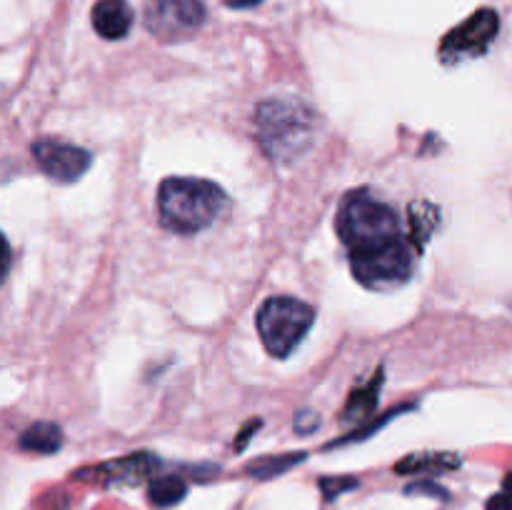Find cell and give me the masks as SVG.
<instances>
[{"mask_svg":"<svg viewBox=\"0 0 512 510\" xmlns=\"http://www.w3.org/2000/svg\"><path fill=\"white\" fill-rule=\"evenodd\" d=\"M60 445H63V430L55 423H45V420L33 423L20 435V448L28 450V453L50 455L60 450Z\"/></svg>","mask_w":512,"mask_h":510,"instance_id":"cell-11","label":"cell"},{"mask_svg":"<svg viewBox=\"0 0 512 510\" xmlns=\"http://www.w3.org/2000/svg\"><path fill=\"white\" fill-rule=\"evenodd\" d=\"M155 465H158V460L150 453H133L130 458L103 465V470L115 483H140V480L153 473Z\"/></svg>","mask_w":512,"mask_h":510,"instance_id":"cell-10","label":"cell"},{"mask_svg":"<svg viewBox=\"0 0 512 510\" xmlns=\"http://www.w3.org/2000/svg\"><path fill=\"white\" fill-rule=\"evenodd\" d=\"M500 30V18L493 8H483L478 13L470 15L465 23H460L458 28L450 30L445 35V40L440 43V58L445 63H458L465 58H478L485 50L490 48V43L495 40Z\"/></svg>","mask_w":512,"mask_h":510,"instance_id":"cell-7","label":"cell"},{"mask_svg":"<svg viewBox=\"0 0 512 510\" xmlns=\"http://www.w3.org/2000/svg\"><path fill=\"white\" fill-rule=\"evenodd\" d=\"M380 388H383V370H378V373H375V378L370 380L365 388L355 390L353 398L348 400V408H345V418L358 420V418H365L368 413H373L375 405H378Z\"/></svg>","mask_w":512,"mask_h":510,"instance_id":"cell-13","label":"cell"},{"mask_svg":"<svg viewBox=\"0 0 512 510\" xmlns=\"http://www.w3.org/2000/svg\"><path fill=\"white\" fill-rule=\"evenodd\" d=\"M488 510H512V473L505 478L500 493H495L488 500Z\"/></svg>","mask_w":512,"mask_h":510,"instance_id":"cell-18","label":"cell"},{"mask_svg":"<svg viewBox=\"0 0 512 510\" xmlns=\"http://www.w3.org/2000/svg\"><path fill=\"white\" fill-rule=\"evenodd\" d=\"M350 268L358 283L370 290H395L408 283L413 273V255L403 238L383 248L350 253Z\"/></svg>","mask_w":512,"mask_h":510,"instance_id":"cell-5","label":"cell"},{"mask_svg":"<svg viewBox=\"0 0 512 510\" xmlns=\"http://www.w3.org/2000/svg\"><path fill=\"white\" fill-rule=\"evenodd\" d=\"M440 213L438 208H433L430 203H413L410 205V233L418 248H423L425 240L433 235V230L438 228Z\"/></svg>","mask_w":512,"mask_h":510,"instance_id":"cell-14","label":"cell"},{"mask_svg":"<svg viewBox=\"0 0 512 510\" xmlns=\"http://www.w3.org/2000/svg\"><path fill=\"white\" fill-rule=\"evenodd\" d=\"M255 130L263 150L275 163H293L313 145L318 118L300 100L275 98L258 105Z\"/></svg>","mask_w":512,"mask_h":510,"instance_id":"cell-2","label":"cell"},{"mask_svg":"<svg viewBox=\"0 0 512 510\" xmlns=\"http://www.w3.org/2000/svg\"><path fill=\"white\" fill-rule=\"evenodd\" d=\"M260 0H225V5L228 8H253V5H258Z\"/></svg>","mask_w":512,"mask_h":510,"instance_id":"cell-20","label":"cell"},{"mask_svg":"<svg viewBox=\"0 0 512 510\" xmlns=\"http://www.w3.org/2000/svg\"><path fill=\"white\" fill-rule=\"evenodd\" d=\"M203 0H148L145 28L165 43H178L198 33L205 23Z\"/></svg>","mask_w":512,"mask_h":510,"instance_id":"cell-6","label":"cell"},{"mask_svg":"<svg viewBox=\"0 0 512 510\" xmlns=\"http://www.w3.org/2000/svg\"><path fill=\"white\" fill-rule=\"evenodd\" d=\"M228 210V195L220 185L200 178H168L158 188L160 223L180 235L210 228Z\"/></svg>","mask_w":512,"mask_h":510,"instance_id":"cell-1","label":"cell"},{"mask_svg":"<svg viewBox=\"0 0 512 510\" xmlns=\"http://www.w3.org/2000/svg\"><path fill=\"white\" fill-rule=\"evenodd\" d=\"M355 485H358V480H353V478H323L320 480V488H323L325 498L328 500H333L335 495L343 493V490L355 488Z\"/></svg>","mask_w":512,"mask_h":510,"instance_id":"cell-17","label":"cell"},{"mask_svg":"<svg viewBox=\"0 0 512 510\" xmlns=\"http://www.w3.org/2000/svg\"><path fill=\"white\" fill-rule=\"evenodd\" d=\"M318 425H320V418L318 413H313V410H303V413H298V418H295V430H298L300 435L313 433V430H318Z\"/></svg>","mask_w":512,"mask_h":510,"instance_id":"cell-19","label":"cell"},{"mask_svg":"<svg viewBox=\"0 0 512 510\" xmlns=\"http://www.w3.org/2000/svg\"><path fill=\"white\" fill-rule=\"evenodd\" d=\"M90 20H93V28L100 38L120 40L130 33L135 15L125 0H98L93 5Z\"/></svg>","mask_w":512,"mask_h":510,"instance_id":"cell-9","label":"cell"},{"mask_svg":"<svg viewBox=\"0 0 512 510\" xmlns=\"http://www.w3.org/2000/svg\"><path fill=\"white\" fill-rule=\"evenodd\" d=\"M315 323V310L288 295L268 298L258 310V333L273 358H288Z\"/></svg>","mask_w":512,"mask_h":510,"instance_id":"cell-4","label":"cell"},{"mask_svg":"<svg viewBox=\"0 0 512 510\" xmlns=\"http://www.w3.org/2000/svg\"><path fill=\"white\" fill-rule=\"evenodd\" d=\"M433 465L435 468H458L460 458H455L453 453H418L395 465V470H398V473H418V470L433 468Z\"/></svg>","mask_w":512,"mask_h":510,"instance_id":"cell-15","label":"cell"},{"mask_svg":"<svg viewBox=\"0 0 512 510\" xmlns=\"http://www.w3.org/2000/svg\"><path fill=\"white\" fill-rule=\"evenodd\" d=\"M185 480L180 475H160L150 483L148 495L155 508H170L185 498Z\"/></svg>","mask_w":512,"mask_h":510,"instance_id":"cell-12","label":"cell"},{"mask_svg":"<svg viewBox=\"0 0 512 510\" xmlns=\"http://www.w3.org/2000/svg\"><path fill=\"white\" fill-rule=\"evenodd\" d=\"M30 150H33V158L38 163V168L50 180H55V183H75L80 175H85L90 163H93L88 150L63 143V140H35Z\"/></svg>","mask_w":512,"mask_h":510,"instance_id":"cell-8","label":"cell"},{"mask_svg":"<svg viewBox=\"0 0 512 510\" xmlns=\"http://www.w3.org/2000/svg\"><path fill=\"white\" fill-rule=\"evenodd\" d=\"M303 458H305V453H288V455H280V458H265V460H258V463L250 465L248 473L255 475V478H275V475L290 470L295 463H300Z\"/></svg>","mask_w":512,"mask_h":510,"instance_id":"cell-16","label":"cell"},{"mask_svg":"<svg viewBox=\"0 0 512 510\" xmlns=\"http://www.w3.org/2000/svg\"><path fill=\"white\" fill-rule=\"evenodd\" d=\"M338 235L350 253L383 248L400 240V218L368 193H350L338 210Z\"/></svg>","mask_w":512,"mask_h":510,"instance_id":"cell-3","label":"cell"}]
</instances>
